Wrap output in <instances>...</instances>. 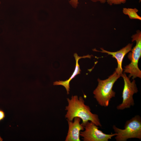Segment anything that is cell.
Segmentation results:
<instances>
[{"instance_id":"9","label":"cell","mask_w":141,"mask_h":141,"mask_svg":"<svg viewBox=\"0 0 141 141\" xmlns=\"http://www.w3.org/2000/svg\"><path fill=\"white\" fill-rule=\"evenodd\" d=\"M92 55H88L83 56H79L77 53L74 54V56L76 61V65L74 70L70 77L66 80L56 81L53 83L54 85H61L63 86L66 89L67 91V94L69 93L70 86L69 83L70 81L76 75L80 74L81 70L80 69V66L78 62L79 59L82 58H90Z\"/></svg>"},{"instance_id":"2","label":"cell","mask_w":141,"mask_h":141,"mask_svg":"<svg viewBox=\"0 0 141 141\" xmlns=\"http://www.w3.org/2000/svg\"><path fill=\"white\" fill-rule=\"evenodd\" d=\"M121 74L115 71L113 74L104 80L97 79L98 85L93 93L94 97L101 106L107 107L111 99L115 96V92L113 90L114 84Z\"/></svg>"},{"instance_id":"5","label":"cell","mask_w":141,"mask_h":141,"mask_svg":"<svg viewBox=\"0 0 141 141\" xmlns=\"http://www.w3.org/2000/svg\"><path fill=\"white\" fill-rule=\"evenodd\" d=\"M124 79V86L122 97V103L116 107L118 110H123L125 109L130 108L134 104L133 95L138 91L136 83L135 80L133 79L131 82L128 77H127L125 73H122L121 75Z\"/></svg>"},{"instance_id":"11","label":"cell","mask_w":141,"mask_h":141,"mask_svg":"<svg viewBox=\"0 0 141 141\" xmlns=\"http://www.w3.org/2000/svg\"><path fill=\"white\" fill-rule=\"evenodd\" d=\"M78 0H70L69 3L74 8H76L79 3ZM93 2H99L102 3H104L106 2L105 0H90Z\"/></svg>"},{"instance_id":"8","label":"cell","mask_w":141,"mask_h":141,"mask_svg":"<svg viewBox=\"0 0 141 141\" xmlns=\"http://www.w3.org/2000/svg\"><path fill=\"white\" fill-rule=\"evenodd\" d=\"M133 46L132 43H129L125 47L120 50L115 52H111L104 50L102 48H100L101 51L95 50V51H99L102 53H106L109 55H112V57L115 58L118 63L117 67L115 70L119 74L122 73L123 69L122 68V63L124 58L125 55L131 51Z\"/></svg>"},{"instance_id":"4","label":"cell","mask_w":141,"mask_h":141,"mask_svg":"<svg viewBox=\"0 0 141 141\" xmlns=\"http://www.w3.org/2000/svg\"><path fill=\"white\" fill-rule=\"evenodd\" d=\"M113 128L116 134L115 137L116 141H126L132 138L141 139V118L139 115H135L127 121L124 129L119 128L115 125Z\"/></svg>"},{"instance_id":"16","label":"cell","mask_w":141,"mask_h":141,"mask_svg":"<svg viewBox=\"0 0 141 141\" xmlns=\"http://www.w3.org/2000/svg\"><path fill=\"white\" fill-rule=\"evenodd\" d=\"M0 4H1V2H0Z\"/></svg>"},{"instance_id":"1","label":"cell","mask_w":141,"mask_h":141,"mask_svg":"<svg viewBox=\"0 0 141 141\" xmlns=\"http://www.w3.org/2000/svg\"><path fill=\"white\" fill-rule=\"evenodd\" d=\"M68 104L66 107L67 110L65 115L67 121H72L75 117L82 120L81 124L83 126L87 122L90 121L97 126L102 127L98 116L91 112L90 107L85 104V101L81 96H72L70 99L67 98Z\"/></svg>"},{"instance_id":"3","label":"cell","mask_w":141,"mask_h":141,"mask_svg":"<svg viewBox=\"0 0 141 141\" xmlns=\"http://www.w3.org/2000/svg\"><path fill=\"white\" fill-rule=\"evenodd\" d=\"M132 42L135 41V46L132 49L128 55L131 61L128 65L125 66L124 73H129L128 77H132L134 79L137 77L141 78V71L139 68L138 64L141 56V32L138 30L135 34L131 36Z\"/></svg>"},{"instance_id":"15","label":"cell","mask_w":141,"mask_h":141,"mask_svg":"<svg viewBox=\"0 0 141 141\" xmlns=\"http://www.w3.org/2000/svg\"><path fill=\"white\" fill-rule=\"evenodd\" d=\"M139 0V2H140L141 1V0Z\"/></svg>"},{"instance_id":"12","label":"cell","mask_w":141,"mask_h":141,"mask_svg":"<svg viewBox=\"0 0 141 141\" xmlns=\"http://www.w3.org/2000/svg\"><path fill=\"white\" fill-rule=\"evenodd\" d=\"M106 2L110 5H119L125 3L127 0H105Z\"/></svg>"},{"instance_id":"10","label":"cell","mask_w":141,"mask_h":141,"mask_svg":"<svg viewBox=\"0 0 141 141\" xmlns=\"http://www.w3.org/2000/svg\"><path fill=\"white\" fill-rule=\"evenodd\" d=\"M138 11L136 8H124L122 9L123 13L128 15L131 19H136L141 20V17L137 14Z\"/></svg>"},{"instance_id":"6","label":"cell","mask_w":141,"mask_h":141,"mask_svg":"<svg viewBox=\"0 0 141 141\" xmlns=\"http://www.w3.org/2000/svg\"><path fill=\"white\" fill-rule=\"evenodd\" d=\"M83 126L85 130L80 132V136L84 141H108L116 135L115 133L111 134L104 133L91 121L87 122Z\"/></svg>"},{"instance_id":"14","label":"cell","mask_w":141,"mask_h":141,"mask_svg":"<svg viewBox=\"0 0 141 141\" xmlns=\"http://www.w3.org/2000/svg\"><path fill=\"white\" fill-rule=\"evenodd\" d=\"M3 140L1 138L0 136V141H2Z\"/></svg>"},{"instance_id":"7","label":"cell","mask_w":141,"mask_h":141,"mask_svg":"<svg viewBox=\"0 0 141 141\" xmlns=\"http://www.w3.org/2000/svg\"><path fill=\"white\" fill-rule=\"evenodd\" d=\"M73 122L67 121L68 125V130L65 141H80V133L84 130V127L80 122L81 119L78 117L74 118Z\"/></svg>"},{"instance_id":"13","label":"cell","mask_w":141,"mask_h":141,"mask_svg":"<svg viewBox=\"0 0 141 141\" xmlns=\"http://www.w3.org/2000/svg\"><path fill=\"white\" fill-rule=\"evenodd\" d=\"M5 115L4 112L0 110V121L3 119Z\"/></svg>"}]
</instances>
